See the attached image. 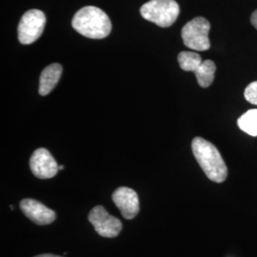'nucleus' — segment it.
<instances>
[{
	"mask_svg": "<svg viewBox=\"0 0 257 257\" xmlns=\"http://www.w3.org/2000/svg\"><path fill=\"white\" fill-rule=\"evenodd\" d=\"M192 150L195 159L210 180L215 183L226 180L228 168L219 151L212 143L202 138H193Z\"/></svg>",
	"mask_w": 257,
	"mask_h": 257,
	"instance_id": "1",
	"label": "nucleus"
},
{
	"mask_svg": "<svg viewBox=\"0 0 257 257\" xmlns=\"http://www.w3.org/2000/svg\"><path fill=\"white\" fill-rule=\"evenodd\" d=\"M74 30L83 37L102 39L108 37L111 31V22L108 15L94 6L79 10L72 20Z\"/></svg>",
	"mask_w": 257,
	"mask_h": 257,
	"instance_id": "2",
	"label": "nucleus"
},
{
	"mask_svg": "<svg viewBox=\"0 0 257 257\" xmlns=\"http://www.w3.org/2000/svg\"><path fill=\"white\" fill-rule=\"evenodd\" d=\"M140 14L148 21L167 28L176 21L180 8L175 0H151L141 7Z\"/></svg>",
	"mask_w": 257,
	"mask_h": 257,
	"instance_id": "3",
	"label": "nucleus"
},
{
	"mask_svg": "<svg viewBox=\"0 0 257 257\" xmlns=\"http://www.w3.org/2000/svg\"><path fill=\"white\" fill-rule=\"evenodd\" d=\"M210 22L204 18H195L189 21L181 31L184 45L195 51H207L211 48L209 33Z\"/></svg>",
	"mask_w": 257,
	"mask_h": 257,
	"instance_id": "4",
	"label": "nucleus"
},
{
	"mask_svg": "<svg viewBox=\"0 0 257 257\" xmlns=\"http://www.w3.org/2000/svg\"><path fill=\"white\" fill-rule=\"evenodd\" d=\"M46 24V17L42 11H27L19 24V40L21 44L29 45L41 37Z\"/></svg>",
	"mask_w": 257,
	"mask_h": 257,
	"instance_id": "5",
	"label": "nucleus"
},
{
	"mask_svg": "<svg viewBox=\"0 0 257 257\" xmlns=\"http://www.w3.org/2000/svg\"><path fill=\"white\" fill-rule=\"evenodd\" d=\"M88 219L96 232L103 237H115L122 230L121 221L110 215L102 206H96L92 209L89 213Z\"/></svg>",
	"mask_w": 257,
	"mask_h": 257,
	"instance_id": "6",
	"label": "nucleus"
},
{
	"mask_svg": "<svg viewBox=\"0 0 257 257\" xmlns=\"http://www.w3.org/2000/svg\"><path fill=\"white\" fill-rule=\"evenodd\" d=\"M58 167L55 158L44 148L37 149L30 159L32 173L40 179H49L55 176L59 171Z\"/></svg>",
	"mask_w": 257,
	"mask_h": 257,
	"instance_id": "7",
	"label": "nucleus"
},
{
	"mask_svg": "<svg viewBox=\"0 0 257 257\" xmlns=\"http://www.w3.org/2000/svg\"><path fill=\"white\" fill-rule=\"evenodd\" d=\"M112 201L125 219H134L139 212L138 194L128 187H120L112 193Z\"/></svg>",
	"mask_w": 257,
	"mask_h": 257,
	"instance_id": "8",
	"label": "nucleus"
},
{
	"mask_svg": "<svg viewBox=\"0 0 257 257\" xmlns=\"http://www.w3.org/2000/svg\"><path fill=\"white\" fill-rule=\"evenodd\" d=\"M19 206L28 218L37 225H49L55 220L56 214L55 211L35 199H23Z\"/></svg>",
	"mask_w": 257,
	"mask_h": 257,
	"instance_id": "9",
	"label": "nucleus"
},
{
	"mask_svg": "<svg viewBox=\"0 0 257 257\" xmlns=\"http://www.w3.org/2000/svg\"><path fill=\"white\" fill-rule=\"evenodd\" d=\"M62 74V66L58 63L49 65L42 71L39 79V93L45 96L54 90Z\"/></svg>",
	"mask_w": 257,
	"mask_h": 257,
	"instance_id": "10",
	"label": "nucleus"
},
{
	"mask_svg": "<svg viewBox=\"0 0 257 257\" xmlns=\"http://www.w3.org/2000/svg\"><path fill=\"white\" fill-rule=\"evenodd\" d=\"M216 66L212 60H204L198 69L194 72L197 78V82L200 87L208 88L213 82Z\"/></svg>",
	"mask_w": 257,
	"mask_h": 257,
	"instance_id": "11",
	"label": "nucleus"
},
{
	"mask_svg": "<svg viewBox=\"0 0 257 257\" xmlns=\"http://www.w3.org/2000/svg\"><path fill=\"white\" fill-rule=\"evenodd\" d=\"M238 127L251 137H257V109L246 111L237 120Z\"/></svg>",
	"mask_w": 257,
	"mask_h": 257,
	"instance_id": "12",
	"label": "nucleus"
},
{
	"mask_svg": "<svg viewBox=\"0 0 257 257\" xmlns=\"http://www.w3.org/2000/svg\"><path fill=\"white\" fill-rule=\"evenodd\" d=\"M178 63L180 68L186 72H195L202 63L201 56L193 52H181L178 55Z\"/></svg>",
	"mask_w": 257,
	"mask_h": 257,
	"instance_id": "13",
	"label": "nucleus"
},
{
	"mask_svg": "<svg viewBox=\"0 0 257 257\" xmlns=\"http://www.w3.org/2000/svg\"><path fill=\"white\" fill-rule=\"evenodd\" d=\"M244 96L248 103L257 106V81L248 84L245 89Z\"/></svg>",
	"mask_w": 257,
	"mask_h": 257,
	"instance_id": "14",
	"label": "nucleus"
},
{
	"mask_svg": "<svg viewBox=\"0 0 257 257\" xmlns=\"http://www.w3.org/2000/svg\"><path fill=\"white\" fill-rule=\"evenodd\" d=\"M250 23L257 30V10H255L250 16Z\"/></svg>",
	"mask_w": 257,
	"mask_h": 257,
	"instance_id": "15",
	"label": "nucleus"
},
{
	"mask_svg": "<svg viewBox=\"0 0 257 257\" xmlns=\"http://www.w3.org/2000/svg\"><path fill=\"white\" fill-rule=\"evenodd\" d=\"M35 257H61L58 255H55V254H40V255H37Z\"/></svg>",
	"mask_w": 257,
	"mask_h": 257,
	"instance_id": "16",
	"label": "nucleus"
},
{
	"mask_svg": "<svg viewBox=\"0 0 257 257\" xmlns=\"http://www.w3.org/2000/svg\"><path fill=\"white\" fill-rule=\"evenodd\" d=\"M58 168H59V170H63V169H64V166L60 165Z\"/></svg>",
	"mask_w": 257,
	"mask_h": 257,
	"instance_id": "17",
	"label": "nucleus"
},
{
	"mask_svg": "<svg viewBox=\"0 0 257 257\" xmlns=\"http://www.w3.org/2000/svg\"><path fill=\"white\" fill-rule=\"evenodd\" d=\"M10 209H11V210H14L15 208H14V206H10Z\"/></svg>",
	"mask_w": 257,
	"mask_h": 257,
	"instance_id": "18",
	"label": "nucleus"
}]
</instances>
